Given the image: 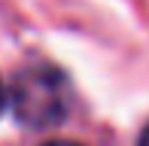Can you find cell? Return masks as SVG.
<instances>
[{
	"label": "cell",
	"instance_id": "6da1fadb",
	"mask_svg": "<svg viewBox=\"0 0 149 146\" xmlns=\"http://www.w3.org/2000/svg\"><path fill=\"white\" fill-rule=\"evenodd\" d=\"M9 110L28 128H49L58 125L70 110V85L61 76V70L33 64L15 73L9 85Z\"/></svg>",
	"mask_w": 149,
	"mask_h": 146
},
{
	"label": "cell",
	"instance_id": "7a4b0ae2",
	"mask_svg": "<svg viewBox=\"0 0 149 146\" xmlns=\"http://www.w3.org/2000/svg\"><path fill=\"white\" fill-rule=\"evenodd\" d=\"M137 146H149V125H146V131L140 134V140H137Z\"/></svg>",
	"mask_w": 149,
	"mask_h": 146
},
{
	"label": "cell",
	"instance_id": "3957f363",
	"mask_svg": "<svg viewBox=\"0 0 149 146\" xmlns=\"http://www.w3.org/2000/svg\"><path fill=\"white\" fill-rule=\"evenodd\" d=\"M46 146H79V143H70V140H52V143H46Z\"/></svg>",
	"mask_w": 149,
	"mask_h": 146
},
{
	"label": "cell",
	"instance_id": "277c9868",
	"mask_svg": "<svg viewBox=\"0 0 149 146\" xmlns=\"http://www.w3.org/2000/svg\"><path fill=\"white\" fill-rule=\"evenodd\" d=\"M3 104H6V91H3V85H0V110H3Z\"/></svg>",
	"mask_w": 149,
	"mask_h": 146
}]
</instances>
